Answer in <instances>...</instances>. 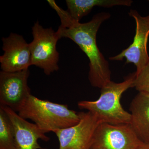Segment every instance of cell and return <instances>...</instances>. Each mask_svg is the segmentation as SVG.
<instances>
[{
  "label": "cell",
  "mask_w": 149,
  "mask_h": 149,
  "mask_svg": "<svg viewBox=\"0 0 149 149\" xmlns=\"http://www.w3.org/2000/svg\"><path fill=\"white\" fill-rule=\"evenodd\" d=\"M29 69L15 72H0V105L16 112L31 95L27 81Z\"/></svg>",
  "instance_id": "8"
},
{
  "label": "cell",
  "mask_w": 149,
  "mask_h": 149,
  "mask_svg": "<svg viewBox=\"0 0 149 149\" xmlns=\"http://www.w3.org/2000/svg\"><path fill=\"white\" fill-rule=\"evenodd\" d=\"M136 149H149V143L142 142Z\"/></svg>",
  "instance_id": "15"
},
{
  "label": "cell",
  "mask_w": 149,
  "mask_h": 149,
  "mask_svg": "<svg viewBox=\"0 0 149 149\" xmlns=\"http://www.w3.org/2000/svg\"><path fill=\"white\" fill-rule=\"evenodd\" d=\"M136 76V72L132 73L120 83L111 80L101 89L98 99L93 101L78 102V107L93 113L100 123L113 125L130 124L131 114L123 109L120 100L124 92L133 88Z\"/></svg>",
  "instance_id": "2"
},
{
  "label": "cell",
  "mask_w": 149,
  "mask_h": 149,
  "mask_svg": "<svg viewBox=\"0 0 149 149\" xmlns=\"http://www.w3.org/2000/svg\"><path fill=\"white\" fill-rule=\"evenodd\" d=\"M68 12L72 18L80 21L96 6L110 8L115 6H130L131 0H66Z\"/></svg>",
  "instance_id": "12"
},
{
  "label": "cell",
  "mask_w": 149,
  "mask_h": 149,
  "mask_svg": "<svg viewBox=\"0 0 149 149\" xmlns=\"http://www.w3.org/2000/svg\"><path fill=\"white\" fill-rule=\"evenodd\" d=\"M47 1L60 19L61 24L56 31L59 39L69 38L85 53L90 61L88 79L90 83L93 87L101 89L111 81V72L108 61L97 47L96 37L102 23L109 18L110 15L100 13L94 15L91 21L81 23L72 18L67 10L60 7L54 1Z\"/></svg>",
  "instance_id": "1"
},
{
  "label": "cell",
  "mask_w": 149,
  "mask_h": 149,
  "mask_svg": "<svg viewBox=\"0 0 149 149\" xmlns=\"http://www.w3.org/2000/svg\"><path fill=\"white\" fill-rule=\"evenodd\" d=\"M2 49L4 54L0 56L2 71L15 72L29 69L32 65L29 44L22 35L11 33L8 37H3Z\"/></svg>",
  "instance_id": "9"
},
{
  "label": "cell",
  "mask_w": 149,
  "mask_h": 149,
  "mask_svg": "<svg viewBox=\"0 0 149 149\" xmlns=\"http://www.w3.org/2000/svg\"><path fill=\"white\" fill-rule=\"evenodd\" d=\"M135 19L136 22V34L133 43L120 54L109 58L111 60H123L126 58L125 63H133L136 67L138 74L149 62L147 44L149 36V15L141 16L134 10L128 13Z\"/></svg>",
  "instance_id": "6"
},
{
  "label": "cell",
  "mask_w": 149,
  "mask_h": 149,
  "mask_svg": "<svg viewBox=\"0 0 149 149\" xmlns=\"http://www.w3.org/2000/svg\"><path fill=\"white\" fill-rule=\"evenodd\" d=\"M133 82V88L139 92L149 94V62L138 74Z\"/></svg>",
  "instance_id": "14"
},
{
  "label": "cell",
  "mask_w": 149,
  "mask_h": 149,
  "mask_svg": "<svg viewBox=\"0 0 149 149\" xmlns=\"http://www.w3.org/2000/svg\"><path fill=\"white\" fill-rule=\"evenodd\" d=\"M141 142L130 124L100 123L90 149H136Z\"/></svg>",
  "instance_id": "5"
},
{
  "label": "cell",
  "mask_w": 149,
  "mask_h": 149,
  "mask_svg": "<svg viewBox=\"0 0 149 149\" xmlns=\"http://www.w3.org/2000/svg\"><path fill=\"white\" fill-rule=\"evenodd\" d=\"M33 40L29 43L32 65L43 70L46 75L58 71L59 53L56 45L59 37L52 27L45 28L39 21L32 27Z\"/></svg>",
  "instance_id": "4"
},
{
  "label": "cell",
  "mask_w": 149,
  "mask_h": 149,
  "mask_svg": "<svg viewBox=\"0 0 149 149\" xmlns=\"http://www.w3.org/2000/svg\"><path fill=\"white\" fill-rule=\"evenodd\" d=\"M17 113L22 118L33 121L45 133L71 127L80 120L79 112L70 109L67 105L41 100L32 95Z\"/></svg>",
  "instance_id": "3"
},
{
  "label": "cell",
  "mask_w": 149,
  "mask_h": 149,
  "mask_svg": "<svg viewBox=\"0 0 149 149\" xmlns=\"http://www.w3.org/2000/svg\"><path fill=\"white\" fill-rule=\"evenodd\" d=\"M130 125L142 142L149 143V94L139 92L130 104Z\"/></svg>",
  "instance_id": "11"
},
{
  "label": "cell",
  "mask_w": 149,
  "mask_h": 149,
  "mask_svg": "<svg viewBox=\"0 0 149 149\" xmlns=\"http://www.w3.org/2000/svg\"><path fill=\"white\" fill-rule=\"evenodd\" d=\"M80 122L68 128L55 130L59 149H90L95 130L100 123L90 112H80Z\"/></svg>",
  "instance_id": "7"
},
{
  "label": "cell",
  "mask_w": 149,
  "mask_h": 149,
  "mask_svg": "<svg viewBox=\"0 0 149 149\" xmlns=\"http://www.w3.org/2000/svg\"><path fill=\"white\" fill-rule=\"evenodd\" d=\"M0 107L7 113L13 125L15 149H42L38 143V140L49 141L50 138L35 123L28 122L8 107Z\"/></svg>",
  "instance_id": "10"
},
{
  "label": "cell",
  "mask_w": 149,
  "mask_h": 149,
  "mask_svg": "<svg viewBox=\"0 0 149 149\" xmlns=\"http://www.w3.org/2000/svg\"><path fill=\"white\" fill-rule=\"evenodd\" d=\"M0 149H15L13 125L7 113L0 107Z\"/></svg>",
  "instance_id": "13"
}]
</instances>
